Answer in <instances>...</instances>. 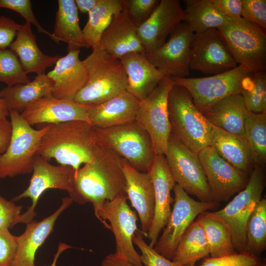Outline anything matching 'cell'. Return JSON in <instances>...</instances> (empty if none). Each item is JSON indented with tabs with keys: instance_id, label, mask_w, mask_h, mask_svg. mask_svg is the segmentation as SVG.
I'll return each mask as SVG.
<instances>
[{
	"instance_id": "cell-15",
	"label": "cell",
	"mask_w": 266,
	"mask_h": 266,
	"mask_svg": "<svg viewBox=\"0 0 266 266\" xmlns=\"http://www.w3.org/2000/svg\"><path fill=\"white\" fill-rule=\"evenodd\" d=\"M198 154L215 201H227L246 187L249 175L225 161L213 147L208 146Z\"/></svg>"
},
{
	"instance_id": "cell-43",
	"label": "cell",
	"mask_w": 266,
	"mask_h": 266,
	"mask_svg": "<svg viewBox=\"0 0 266 266\" xmlns=\"http://www.w3.org/2000/svg\"><path fill=\"white\" fill-rule=\"evenodd\" d=\"M0 8H7L20 14L26 21L33 24L37 31L48 35L57 43H59L52 33L43 28L36 19L32 9V5L30 0H0Z\"/></svg>"
},
{
	"instance_id": "cell-37",
	"label": "cell",
	"mask_w": 266,
	"mask_h": 266,
	"mask_svg": "<svg viewBox=\"0 0 266 266\" xmlns=\"http://www.w3.org/2000/svg\"><path fill=\"white\" fill-rule=\"evenodd\" d=\"M244 137L252 151L254 165L264 166L266 162V113L248 111L245 122Z\"/></svg>"
},
{
	"instance_id": "cell-7",
	"label": "cell",
	"mask_w": 266,
	"mask_h": 266,
	"mask_svg": "<svg viewBox=\"0 0 266 266\" xmlns=\"http://www.w3.org/2000/svg\"><path fill=\"white\" fill-rule=\"evenodd\" d=\"M253 74L238 65L230 70L208 77L171 78L175 84L187 90L194 104L203 114L222 99L241 94L251 82Z\"/></svg>"
},
{
	"instance_id": "cell-28",
	"label": "cell",
	"mask_w": 266,
	"mask_h": 266,
	"mask_svg": "<svg viewBox=\"0 0 266 266\" xmlns=\"http://www.w3.org/2000/svg\"><path fill=\"white\" fill-rule=\"evenodd\" d=\"M209 146L225 161L250 175L255 165L252 151L244 137L212 126Z\"/></svg>"
},
{
	"instance_id": "cell-36",
	"label": "cell",
	"mask_w": 266,
	"mask_h": 266,
	"mask_svg": "<svg viewBox=\"0 0 266 266\" xmlns=\"http://www.w3.org/2000/svg\"><path fill=\"white\" fill-rule=\"evenodd\" d=\"M266 248V199H261L246 225L245 252L259 258Z\"/></svg>"
},
{
	"instance_id": "cell-31",
	"label": "cell",
	"mask_w": 266,
	"mask_h": 266,
	"mask_svg": "<svg viewBox=\"0 0 266 266\" xmlns=\"http://www.w3.org/2000/svg\"><path fill=\"white\" fill-rule=\"evenodd\" d=\"M58 4L53 35L59 43H67V52L85 47L74 0H59Z\"/></svg>"
},
{
	"instance_id": "cell-18",
	"label": "cell",
	"mask_w": 266,
	"mask_h": 266,
	"mask_svg": "<svg viewBox=\"0 0 266 266\" xmlns=\"http://www.w3.org/2000/svg\"><path fill=\"white\" fill-rule=\"evenodd\" d=\"M186 17L178 0H161L150 17L137 29L145 54L162 46L177 25Z\"/></svg>"
},
{
	"instance_id": "cell-23",
	"label": "cell",
	"mask_w": 266,
	"mask_h": 266,
	"mask_svg": "<svg viewBox=\"0 0 266 266\" xmlns=\"http://www.w3.org/2000/svg\"><path fill=\"white\" fill-rule=\"evenodd\" d=\"M80 49L72 50L61 57L47 76L54 85L52 96L58 99L73 100L88 80L87 70L79 59Z\"/></svg>"
},
{
	"instance_id": "cell-4",
	"label": "cell",
	"mask_w": 266,
	"mask_h": 266,
	"mask_svg": "<svg viewBox=\"0 0 266 266\" xmlns=\"http://www.w3.org/2000/svg\"><path fill=\"white\" fill-rule=\"evenodd\" d=\"M167 111L171 133L184 145L197 154L209 146L212 126L186 89L174 84L168 95Z\"/></svg>"
},
{
	"instance_id": "cell-51",
	"label": "cell",
	"mask_w": 266,
	"mask_h": 266,
	"mask_svg": "<svg viewBox=\"0 0 266 266\" xmlns=\"http://www.w3.org/2000/svg\"><path fill=\"white\" fill-rule=\"evenodd\" d=\"M78 10L83 14L89 13L96 6L98 0H74Z\"/></svg>"
},
{
	"instance_id": "cell-50",
	"label": "cell",
	"mask_w": 266,
	"mask_h": 266,
	"mask_svg": "<svg viewBox=\"0 0 266 266\" xmlns=\"http://www.w3.org/2000/svg\"><path fill=\"white\" fill-rule=\"evenodd\" d=\"M101 266H134L125 257L111 253L106 256L101 262Z\"/></svg>"
},
{
	"instance_id": "cell-52",
	"label": "cell",
	"mask_w": 266,
	"mask_h": 266,
	"mask_svg": "<svg viewBox=\"0 0 266 266\" xmlns=\"http://www.w3.org/2000/svg\"><path fill=\"white\" fill-rule=\"evenodd\" d=\"M73 247L69 245H67L66 243L63 242H60L58 244V249L54 255L53 261L51 265L49 266H56V263L57 262L58 259L60 256V255L65 250L73 248Z\"/></svg>"
},
{
	"instance_id": "cell-22",
	"label": "cell",
	"mask_w": 266,
	"mask_h": 266,
	"mask_svg": "<svg viewBox=\"0 0 266 266\" xmlns=\"http://www.w3.org/2000/svg\"><path fill=\"white\" fill-rule=\"evenodd\" d=\"M72 202L70 197H64L60 206L51 215L40 221L33 220L26 224L25 232L16 236L17 248L10 266H35L36 252L53 232L59 216Z\"/></svg>"
},
{
	"instance_id": "cell-2",
	"label": "cell",
	"mask_w": 266,
	"mask_h": 266,
	"mask_svg": "<svg viewBox=\"0 0 266 266\" xmlns=\"http://www.w3.org/2000/svg\"><path fill=\"white\" fill-rule=\"evenodd\" d=\"M99 147L89 122L72 121L51 124L41 139L37 155L49 162L54 159L76 171L92 160Z\"/></svg>"
},
{
	"instance_id": "cell-8",
	"label": "cell",
	"mask_w": 266,
	"mask_h": 266,
	"mask_svg": "<svg viewBox=\"0 0 266 266\" xmlns=\"http://www.w3.org/2000/svg\"><path fill=\"white\" fill-rule=\"evenodd\" d=\"M217 30L237 65L252 73L266 71V30L243 18Z\"/></svg>"
},
{
	"instance_id": "cell-48",
	"label": "cell",
	"mask_w": 266,
	"mask_h": 266,
	"mask_svg": "<svg viewBox=\"0 0 266 266\" xmlns=\"http://www.w3.org/2000/svg\"><path fill=\"white\" fill-rule=\"evenodd\" d=\"M214 5L233 21L241 20L242 0H211Z\"/></svg>"
},
{
	"instance_id": "cell-32",
	"label": "cell",
	"mask_w": 266,
	"mask_h": 266,
	"mask_svg": "<svg viewBox=\"0 0 266 266\" xmlns=\"http://www.w3.org/2000/svg\"><path fill=\"white\" fill-rule=\"evenodd\" d=\"M186 22L194 33L222 27L232 20L224 15L211 0H185Z\"/></svg>"
},
{
	"instance_id": "cell-29",
	"label": "cell",
	"mask_w": 266,
	"mask_h": 266,
	"mask_svg": "<svg viewBox=\"0 0 266 266\" xmlns=\"http://www.w3.org/2000/svg\"><path fill=\"white\" fill-rule=\"evenodd\" d=\"M248 112L241 95L234 94L222 99L203 114L212 126L244 137Z\"/></svg>"
},
{
	"instance_id": "cell-49",
	"label": "cell",
	"mask_w": 266,
	"mask_h": 266,
	"mask_svg": "<svg viewBox=\"0 0 266 266\" xmlns=\"http://www.w3.org/2000/svg\"><path fill=\"white\" fill-rule=\"evenodd\" d=\"M11 124L7 119L0 120V155L6 150L10 139Z\"/></svg>"
},
{
	"instance_id": "cell-21",
	"label": "cell",
	"mask_w": 266,
	"mask_h": 266,
	"mask_svg": "<svg viewBox=\"0 0 266 266\" xmlns=\"http://www.w3.org/2000/svg\"><path fill=\"white\" fill-rule=\"evenodd\" d=\"M121 162L128 199L139 217L142 234L147 237L155 210L154 191L151 177L147 172L136 169L124 159H121Z\"/></svg>"
},
{
	"instance_id": "cell-19",
	"label": "cell",
	"mask_w": 266,
	"mask_h": 266,
	"mask_svg": "<svg viewBox=\"0 0 266 266\" xmlns=\"http://www.w3.org/2000/svg\"><path fill=\"white\" fill-rule=\"evenodd\" d=\"M147 172L153 185L155 197L154 218L147 237L149 245L154 247L159 234L167 224L170 216L171 204L174 199L171 192L175 185L165 155H155Z\"/></svg>"
},
{
	"instance_id": "cell-40",
	"label": "cell",
	"mask_w": 266,
	"mask_h": 266,
	"mask_svg": "<svg viewBox=\"0 0 266 266\" xmlns=\"http://www.w3.org/2000/svg\"><path fill=\"white\" fill-rule=\"evenodd\" d=\"M133 241L141 251V261L146 266H181L166 258L148 244L143 239V234L139 230L135 233Z\"/></svg>"
},
{
	"instance_id": "cell-42",
	"label": "cell",
	"mask_w": 266,
	"mask_h": 266,
	"mask_svg": "<svg viewBox=\"0 0 266 266\" xmlns=\"http://www.w3.org/2000/svg\"><path fill=\"white\" fill-rule=\"evenodd\" d=\"M260 259L246 252H235L217 257L203 259L200 266H257Z\"/></svg>"
},
{
	"instance_id": "cell-39",
	"label": "cell",
	"mask_w": 266,
	"mask_h": 266,
	"mask_svg": "<svg viewBox=\"0 0 266 266\" xmlns=\"http://www.w3.org/2000/svg\"><path fill=\"white\" fill-rule=\"evenodd\" d=\"M266 90V71L253 73L252 83L241 92L247 110L255 113L262 112V97Z\"/></svg>"
},
{
	"instance_id": "cell-20",
	"label": "cell",
	"mask_w": 266,
	"mask_h": 266,
	"mask_svg": "<svg viewBox=\"0 0 266 266\" xmlns=\"http://www.w3.org/2000/svg\"><path fill=\"white\" fill-rule=\"evenodd\" d=\"M93 105L58 99L50 96L39 100L20 114L31 126L40 123L58 124L78 120L89 122V112Z\"/></svg>"
},
{
	"instance_id": "cell-41",
	"label": "cell",
	"mask_w": 266,
	"mask_h": 266,
	"mask_svg": "<svg viewBox=\"0 0 266 266\" xmlns=\"http://www.w3.org/2000/svg\"><path fill=\"white\" fill-rule=\"evenodd\" d=\"M160 0H122L123 8L137 27L150 17Z\"/></svg>"
},
{
	"instance_id": "cell-5",
	"label": "cell",
	"mask_w": 266,
	"mask_h": 266,
	"mask_svg": "<svg viewBox=\"0 0 266 266\" xmlns=\"http://www.w3.org/2000/svg\"><path fill=\"white\" fill-rule=\"evenodd\" d=\"M98 145L127 161L136 169L147 172L155 154L147 133L135 121L105 129L94 127Z\"/></svg>"
},
{
	"instance_id": "cell-16",
	"label": "cell",
	"mask_w": 266,
	"mask_h": 266,
	"mask_svg": "<svg viewBox=\"0 0 266 266\" xmlns=\"http://www.w3.org/2000/svg\"><path fill=\"white\" fill-rule=\"evenodd\" d=\"M74 170L68 166H54L37 155L34 160L32 176L28 188L11 200L17 201L24 198L31 199L32 204L21 215V223L27 224L36 215L35 207L42 194L48 189H59L67 192Z\"/></svg>"
},
{
	"instance_id": "cell-24",
	"label": "cell",
	"mask_w": 266,
	"mask_h": 266,
	"mask_svg": "<svg viewBox=\"0 0 266 266\" xmlns=\"http://www.w3.org/2000/svg\"><path fill=\"white\" fill-rule=\"evenodd\" d=\"M137 29L123 8L113 17L102 33L98 49L117 59L131 52L145 54Z\"/></svg>"
},
{
	"instance_id": "cell-53",
	"label": "cell",
	"mask_w": 266,
	"mask_h": 266,
	"mask_svg": "<svg viewBox=\"0 0 266 266\" xmlns=\"http://www.w3.org/2000/svg\"><path fill=\"white\" fill-rule=\"evenodd\" d=\"M9 116V112L7 110L5 104L0 97V120L6 119Z\"/></svg>"
},
{
	"instance_id": "cell-9",
	"label": "cell",
	"mask_w": 266,
	"mask_h": 266,
	"mask_svg": "<svg viewBox=\"0 0 266 266\" xmlns=\"http://www.w3.org/2000/svg\"><path fill=\"white\" fill-rule=\"evenodd\" d=\"M174 83L165 76L154 89L140 101L136 123L150 136L155 155H165L171 133L167 111L168 93Z\"/></svg>"
},
{
	"instance_id": "cell-14",
	"label": "cell",
	"mask_w": 266,
	"mask_h": 266,
	"mask_svg": "<svg viewBox=\"0 0 266 266\" xmlns=\"http://www.w3.org/2000/svg\"><path fill=\"white\" fill-rule=\"evenodd\" d=\"M194 34L188 24L182 22L170 33L167 41L145 56L165 76L187 77Z\"/></svg>"
},
{
	"instance_id": "cell-6",
	"label": "cell",
	"mask_w": 266,
	"mask_h": 266,
	"mask_svg": "<svg viewBox=\"0 0 266 266\" xmlns=\"http://www.w3.org/2000/svg\"><path fill=\"white\" fill-rule=\"evenodd\" d=\"M11 134L6 151L0 155V179L32 172L41 139L51 124L36 130L15 111L9 112Z\"/></svg>"
},
{
	"instance_id": "cell-47",
	"label": "cell",
	"mask_w": 266,
	"mask_h": 266,
	"mask_svg": "<svg viewBox=\"0 0 266 266\" xmlns=\"http://www.w3.org/2000/svg\"><path fill=\"white\" fill-rule=\"evenodd\" d=\"M21 25L9 17L0 16V49L9 47Z\"/></svg>"
},
{
	"instance_id": "cell-54",
	"label": "cell",
	"mask_w": 266,
	"mask_h": 266,
	"mask_svg": "<svg viewBox=\"0 0 266 266\" xmlns=\"http://www.w3.org/2000/svg\"><path fill=\"white\" fill-rule=\"evenodd\" d=\"M257 266H266L265 263H260Z\"/></svg>"
},
{
	"instance_id": "cell-46",
	"label": "cell",
	"mask_w": 266,
	"mask_h": 266,
	"mask_svg": "<svg viewBox=\"0 0 266 266\" xmlns=\"http://www.w3.org/2000/svg\"><path fill=\"white\" fill-rule=\"evenodd\" d=\"M17 248L16 236L9 230L0 231V266H10Z\"/></svg>"
},
{
	"instance_id": "cell-45",
	"label": "cell",
	"mask_w": 266,
	"mask_h": 266,
	"mask_svg": "<svg viewBox=\"0 0 266 266\" xmlns=\"http://www.w3.org/2000/svg\"><path fill=\"white\" fill-rule=\"evenodd\" d=\"M23 206L7 200L0 195V231L9 230L21 223Z\"/></svg>"
},
{
	"instance_id": "cell-17",
	"label": "cell",
	"mask_w": 266,
	"mask_h": 266,
	"mask_svg": "<svg viewBox=\"0 0 266 266\" xmlns=\"http://www.w3.org/2000/svg\"><path fill=\"white\" fill-rule=\"evenodd\" d=\"M237 66L217 29L194 34L191 48L190 70L213 75Z\"/></svg>"
},
{
	"instance_id": "cell-12",
	"label": "cell",
	"mask_w": 266,
	"mask_h": 266,
	"mask_svg": "<svg viewBox=\"0 0 266 266\" xmlns=\"http://www.w3.org/2000/svg\"><path fill=\"white\" fill-rule=\"evenodd\" d=\"M173 208L163 233L154 249L166 258L172 260L178 244L190 225L201 213L217 207L215 201L196 200L175 184Z\"/></svg>"
},
{
	"instance_id": "cell-3",
	"label": "cell",
	"mask_w": 266,
	"mask_h": 266,
	"mask_svg": "<svg viewBox=\"0 0 266 266\" xmlns=\"http://www.w3.org/2000/svg\"><path fill=\"white\" fill-rule=\"evenodd\" d=\"M82 62L88 80L74 101L86 105H97L127 90V74L119 59L96 49Z\"/></svg>"
},
{
	"instance_id": "cell-10",
	"label": "cell",
	"mask_w": 266,
	"mask_h": 266,
	"mask_svg": "<svg viewBox=\"0 0 266 266\" xmlns=\"http://www.w3.org/2000/svg\"><path fill=\"white\" fill-rule=\"evenodd\" d=\"M264 166L255 165L246 187L224 208L213 212L230 228L236 252H245V228L247 220L264 190Z\"/></svg>"
},
{
	"instance_id": "cell-38",
	"label": "cell",
	"mask_w": 266,
	"mask_h": 266,
	"mask_svg": "<svg viewBox=\"0 0 266 266\" xmlns=\"http://www.w3.org/2000/svg\"><path fill=\"white\" fill-rule=\"evenodd\" d=\"M31 81L16 54L11 49H0V82L7 87Z\"/></svg>"
},
{
	"instance_id": "cell-26",
	"label": "cell",
	"mask_w": 266,
	"mask_h": 266,
	"mask_svg": "<svg viewBox=\"0 0 266 266\" xmlns=\"http://www.w3.org/2000/svg\"><path fill=\"white\" fill-rule=\"evenodd\" d=\"M119 59L127 74V91L139 101L145 99L165 76L143 53L131 52Z\"/></svg>"
},
{
	"instance_id": "cell-33",
	"label": "cell",
	"mask_w": 266,
	"mask_h": 266,
	"mask_svg": "<svg viewBox=\"0 0 266 266\" xmlns=\"http://www.w3.org/2000/svg\"><path fill=\"white\" fill-rule=\"evenodd\" d=\"M123 9L122 0H98L88 13V21L82 30L85 47L98 49L101 37L113 17Z\"/></svg>"
},
{
	"instance_id": "cell-1",
	"label": "cell",
	"mask_w": 266,
	"mask_h": 266,
	"mask_svg": "<svg viewBox=\"0 0 266 266\" xmlns=\"http://www.w3.org/2000/svg\"><path fill=\"white\" fill-rule=\"evenodd\" d=\"M67 192L79 204L91 203L97 217L105 201L127 196L121 159L100 147L91 161L74 171Z\"/></svg>"
},
{
	"instance_id": "cell-35",
	"label": "cell",
	"mask_w": 266,
	"mask_h": 266,
	"mask_svg": "<svg viewBox=\"0 0 266 266\" xmlns=\"http://www.w3.org/2000/svg\"><path fill=\"white\" fill-rule=\"evenodd\" d=\"M196 221L204 230L210 257H221L236 252L230 228L213 212L204 211L198 215Z\"/></svg>"
},
{
	"instance_id": "cell-13",
	"label": "cell",
	"mask_w": 266,
	"mask_h": 266,
	"mask_svg": "<svg viewBox=\"0 0 266 266\" xmlns=\"http://www.w3.org/2000/svg\"><path fill=\"white\" fill-rule=\"evenodd\" d=\"M128 197H122L105 201L97 218L114 235L115 253L125 257L134 266H143L140 256L135 250L133 238L138 231L136 214L127 203Z\"/></svg>"
},
{
	"instance_id": "cell-30",
	"label": "cell",
	"mask_w": 266,
	"mask_h": 266,
	"mask_svg": "<svg viewBox=\"0 0 266 266\" xmlns=\"http://www.w3.org/2000/svg\"><path fill=\"white\" fill-rule=\"evenodd\" d=\"M53 81L43 73L37 75L33 81L6 87L0 91V97L8 111L22 113L39 100L52 96Z\"/></svg>"
},
{
	"instance_id": "cell-34",
	"label": "cell",
	"mask_w": 266,
	"mask_h": 266,
	"mask_svg": "<svg viewBox=\"0 0 266 266\" xmlns=\"http://www.w3.org/2000/svg\"><path fill=\"white\" fill-rule=\"evenodd\" d=\"M209 256L204 230L198 222L194 221L180 239L172 261L181 266H195L198 261Z\"/></svg>"
},
{
	"instance_id": "cell-11",
	"label": "cell",
	"mask_w": 266,
	"mask_h": 266,
	"mask_svg": "<svg viewBox=\"0 0 266 266\" xmlns=\"http://www.w3.org/2000/svg\"><path fill=\"white\" fill-rule=\"evenodd\" d=\"M165 156L175 184L200 201H215L198 154L187 147L171 133Z\"/></svg>"
},
{
	"instance_id": "cell-27",
	"label": "cell",
	"mask_w": 266,
	"mask_h": 266,
	"mask_svg": "<svg viewBox=\"0 0 266 266\" xmlns=\"http://www.w3.org/2000/svg\"><path fill=\"white\" fill-rule=\"evenodd\" d=\"M31 25L27 21L21 25L9 48L16 54L27 74L33 72L38 75L45 73L47 68L55 65L61 57L49 56L40 50Z\"/></svg>"
},
{
	"instance_id": "cell-44",
	"label": "cell",
	"mask_w": 266,
	"mask_h": 266,
	"mask_svg": "<svg viewBox=\"0 0 266 266\" xmlns=\"http://www.w3.org/2000/svg\"><path fill=\"white\" fill-rule=\"evenodd\" d=\"M242 17L266 30V0H242Z\"/></svg>"
},
{
	"instance_id": "cell-25",
	"label": "cell",
	"mask_w": 266,
	"mask_h": 266,
	"mask_svg": "<svg viewBox=\"0 0 266 266\" xmlns=\"http://www.w3.org/2000/svg\"><path fill=\"white\" fill-rule=\"evenodd\" d=\"M140 102L126 90L104 102L93 105L89 112V122L93 127L99 129L133 123Z\"/></svg>"
}]
</instances>
